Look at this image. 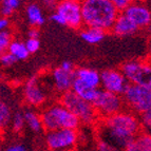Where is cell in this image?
Returning <instances> with one entry per match:
<instances>
[{
    "instance_id": "38",
    "label": "cell",
    "mask_w": 151,
    "mask_h": 151,
    "mask_svg": "<svg viewBox=\"0 0 151 151\" xmlns=\"http://www.w3.org/2000/svg\"><path fill=\"white\" fill-rule=\"evenodd\" d=\"M144 31H145V32H146L147 34H148V35H150V36H151V23H150V24H149L148 27H147V28L145 29Z\"/></svg>"
},
{
    "instance_id": "20",
    "label": "cell",
    "mask_w": 151,
    "mask_h": 151,
    "mask_svg": "<svg viewBox=\"0 0 151 151\" xmlns=\"http://www.w3.org/2000/svg\"><path fill=\"white\" fill-rule=\"evenodd\" d=\"M23 116H24L25 126L28 127L31 131L35 132V133H39L43 130L40 113H37L34 110L28 109L23 112Z\"/></svg>"
},
{
    "instance_id": "18",
    "label": "cell",
    "mask_w": 151,
    "mask_h": 151,
    "mask_svg": "<svg viewBox=\"0 0 151 151\" xmlns=\"http://www.w3.org/2000/svg\"><path fill=\"white\" fill-rule=\"evenodd\" d=\"M25 14H27V18L31 27L39 28L45 23V19L42 14V10L37 3H29L25 9Z\"/></svg>"
},
{
    "instance_id": "40",
    "label": "cell",
    "mask_w": 151,
    "mask_h": 151,
    "mask_svg": "<svg viewBox=\"0 0 151 151\" xmlns=\"http://www.w3.org/2000/svg\"><path fill=\"white\" fill-rule=\"evenodd\" d=\"M56 151H78L77 149H68V150H56Z\"/></svg>"
},
{
    "instance_id": "19",
    "label": "cell",
    "mask_w": 151,
    "mask_h": 151,
    "mask_svg": "<svg viewBox=\"0 0 151 151\" xmlns=\"http://www.w3.org/2000/svg\"><path fill=\"white\" fill-rule=\"evenodd\" d=\"M79 34H81V37L83 39V41H86L87 43L96 45V43L101 42L104 38L106 37L107 32L101 30V29L83 27V28L79 31Z\"/></svg>"
},
{
    "instance_id": "8",
    "label": "cell",
    "mask_w": 151,
    "mask_h": 151,
    "mask_svg": "<svg viewBox=\"0 0 151 151\" xmlns=\"http://www.w3.org/2000/svg\"><path fill=\"white\" fill-rule=\"evenodd\" d=\"M93 106L101 119L114 115L126 108L123 96L108 92L101 88L99 89V93L97 98L94 101Z\"/></svg>"
},
{
    "instance_id": "13",
    "label": "cell",
    "mask_w": 151,
    "mask_h": 151,
    "mask_svg": "<svg viewBox=\"0 0 151 151\" xmlns=\"http://www.w3.org/2000/svg\"><path fill=\"white\" fill-rule=\"evenodd\" d=\"M74 71H72V72L65 71L60 65L52 71L51 76H52V81H53L54 89L57 93H59V95L65 93V92H68L72 89V85L75 81V72Z\"/></svg>"
},
{
    "instance_id": "17",
    "label": "cell",
    "mask_w": 151,
    "mask_h": 151,
    "mask_svg": "<svg viewBox=\"0 0 151 151\" xmlns=\"http://www.w3.org/2000/svg\"><path fill=\"white\" fill-rule=\"evenodd\" d=\"M124 151H151V133L142 130L127 145Z\"/></svg>"
},
{
    "instance_id": "9",
    "label": "cell",
    "mask_w": 151,
    "mask_h": 151,
    "mask_svg": "<svg viewBox=\"0 0 151 151\" xmlns=\"http://www.w3.org/2000/svg\"><path fill=\"white\" fill-rule=\"evenodd\" d=\"M55 12L63 17L65 25L70 29L81 31L85 27L81 0H60Z\"/></svg>"
},
{
    "instance_id": "16",
    "label": "cell",
    "mask_w": 151,
    "mask_h": 151,
    "mask_svg": "<svg viewBox=\"0 0 151 151\" xmlns=\"http://www.w3.org/2000/svg\"><path fill=\"white\" fill-rule=\"evenodd\" d=\"M99 89L87 86L86 83H83V81H81L79 79L75 78V81H74L73 85H72V89H71V90L73 91L75 94H77L81 98H83V99H85V101H89V103H91V104H93L94 101H95L98 96Z\"/></svg>"
},
{
    "instance_id": "12",
    "label": "cell",
    "mask_w": 151,
    "mask_h": 151,
    "mask_svg": "<svg viewBox=\"0 0 151 151\" xmlns=\"http://www.w3.org/2000/svg\"><path fill=\"white\" fill-rule=\"evenodd\" d=\"M122 13L125 14L139 30H145L151 23V6L143 0L133 2Z\"/></svg>"
},
{
    "instance_id": "27",
    "label": "cell",
    "mask_w": 151,
    "mask_h": 151,
    "mask_svg": "<svg viewBox=\"0 0 151 151\" xmlns=\"http://www.w3.org/2000/svg\"><path fill=\"white\" fill-rule=\"evenodd\" d=\"M24 43L25 47H27V50L29 51L30 54L36 53L40 48V41H39L38 38H28Z\"/></svg>"
},
{
    "instance_id": "35",
    "label": "cell",
    "mask_w": 151,
    "mask_h": 151,
    "mask_svg": "<svg viewBox=\"0 0 151 151\" xmlns=\"http://www.w3.org/2000/svg\"><path fill=\"white\" fill-rule=\"evenodd\" d=\"M29 38H38L39 39V28L31 27L30 30L28 31Z\"/></svg>"
},
{
    "instance_id": "5",
    "label": "cell",
    "mask_w": 151,
    "mask_h": 151,
    "mask_svg": "<svg viewBox=\"0 0 151 151\" xmlns=\"http://www.w3.org/2000/svg\"><path fill=\"white\" fill-rule=\"evenodd\" d=\"M121 71L128 79L134 83L151 90V59H131L121 65Z\"/></svg>"
},
{
    "instance_id": "39",
    "label": "cell",
    "mask_w": 151,
    "mask_h": 151,
    "mask_svg": "<svg viewBox=\"0 0 151 151\" xmlns=\"http://www.w3.org/2000/svg\"><path fill=\"white\" fill-rule=\"evenodd\" d=\"M81 151H96L95 149H92V148H89V149H83Z\"/></svg>"
},
{
    "instance_id": "6",
    "label": "cell",
    "mask_w": 151,
    "mask_h": 151,
    "mask_svg": "<svg viewBox=\"0 0 151 151\" xmlns=\"http://www.w3.org/2000/svg\"><path fill=\"white\" fill-rule=\"evenodd\" d=\"M127 109L137 115L151 110V90L134 83H129L123 93Z\"/></svg>"
},
{
    "instance_id": "37",
    "label": "cell",
    "mask_w": 151,
    "mask_h": 151,
    "mask_svg": "<svg viewBox=\"0 0 151 151\" xmlns=\"http://www.w3.org/2000/svg\"><path fill=\"white\" fill-rule=\"evenodd\" d=\"M148 54H149V57L151 59V36L149 38V41H148Z\"/></svg>"
},
{
    "instance_id": "26",
    "label": "cell",
    "mask_w": 151,
    "mask_h": 151,
    "mask_svg": "<svg viewBox=\"0 0 151 151\" xmlns=\"http://www.w3.org/2000/svg\"><path fill=\"white\" fill-rule=\"evenodd\" d=\"M95 150L96 151H124L113 144L95 136Z\"/></svg>"
},
{
    "instance_id": "21",
    "label": "cell",
    "mask_w": 151,
    "mask_h": 151,
    "mask_svg": "<svg viewBox=\"0 0 151 151\" xmlns=\"http://www.w3.org/2000/svg\"><path fill=\"white\" fill-rule=\"evenodd\" d=\"M13 112L8 104L0 98V134L11 126Z\"/></svg>"
},
{
    "instance_id": "11",
    "label": "cell",
    "mask_w": 151,
    "mask_h": 151,
    "mask_svg": "<svg viewBox=\"0 0 151 151\" xmlns=\"http://www.w3.org/2000/svg\"><path fill=\"white\" fill-rule=\"evenodd\" d=\"M128 85V79L121 69H106L101 72V88L103 90L123 95Z\"/></svg>"
},
{
    "instance_id": "23",
    "label": "cell",
    "mask_w": 151,
    "mask_h": 151,
    "mask_svg": "<svg viewBox=\"0 0 151 151\" xmlns=\"http://www.w3.org/2000/svg\"><path fill=\"white\" fill-rule=\"evenodd\" d=\"M20 6V0H3L0 6V16L9 18Z\"/></svg>"
},
{
    "instance_id": "4",
    "label": "cell",
    "mask_w": 151,
    "mask_h": 151,
    "mask_svg": "<svg viewBox=\"0 0 151 151\" xmlns=\"http://www.w3.org/2000/svg\"><path fill=\"white\" fill-rule=\"evenodd\" d=\"M58 101L70 112H72L81 121V125L87 127H95L101 119L93 104L81 98L72 90L60 94L58 97Z\"/></svg>"
},
{
    "instance_id": "32",
    "label": "cell",
    "mask_w": 151,
    "mask_h": 151,
    "mask_svg": "<svg viewBox=\"0 0 151 151\" xmlns=\"http://www.w3.org/2000/svg\"><path fill=\"white\" fill-rule=\"evenodd\" d=\"M51 20L53 21L54 23H56V24H59V25H65V20L63 19V17H61L58 13L54 12L52 15H51Z\"/></svg>"
},
{
    "instance_id": "28",
    "label": "cell",
    "mask_w": 151,
    "mask_h": 151,
    "mask_svg": "<svg viewBox=\"0 0 151 151\" xmlns=\"http://www.w3.org/2000/svg\"><path fill=\"white\" fill-rule=\"evenodd\" d=\"M16 61H18L16 59V57L13 56L10 52H6V53L2 54V55L0 56V65H2V67H5V68L12 67Z\"/></svg>"
},
{
    "instance_id": "24",
    "label": "cell",
    "mask_w": 151,
    "mask_h": 151,
    "mask_svg": "<svg viewBox=\"0 0 151 151\" xmlns=\"http://www.w3.org/2000/svg\"><path fill=\"white\" fill-rule=\"evenodd\" d=\"M25 126V121L24 116H23V112L21 111H17L15 113H13L12 121H11V130L13 133L15 134H20L23 131Z\"/></svg>"
},
{
    "instance_id": "31",
    "label": "cell",
    "mask_w": 151,
    "mask_h": 151,
    "mask_svg": "<svg viewBox=\"0 0 151 151\" xmlns=\"http://www.w3.org/2000/svg\"><path fill=\"white\" fill-rule=\"evenodd\" d=\"M40 2L41 5H42L43 8L47 9V10L55 11L58 3L60 2V0H40Z\"/></svg>"
},
{
    "instance_id": "1",
    "label": "cell",
    "mask_w": 151,
    "mask_h": 151,
    "mask_svg": "<svg viewBox=\"0 0 151 151\" xmlns=\"http://www.w3.org/2000/svg\"><path fill=\"white\" fill-rule=\"evenodd\" d=\"M142 130L144 129L139 115L129 109H124L114 115L99 119L95 126V136L124 150Z\"/></svg>"
},
{
    "instance_id": "22",
    "label": "cell",
    "mask_w": 151,
    "mask_h": 151,
    "mask_svg": "<svg viewBox=\"0 0 151 151\" xmlns=\"http://www.w3.org/2000/svg\"><path fill=\"white\" fill-rule=\"evenodd\" d=\"M8 52H10L13 56H15L17 60H25L30 55L29 51L27 50L25 43L21 40H17V39H14L11 42Z\"/></svg>"
},
{
    "instance_id": "36",
    "label": "cell",
    "mask_w": 151,
    "mask_h": 151,
    "mask_svg": "<svg viewBox=\"0 0 151 151\" xmlns=\"http://www.w3.org/2000/svg\"><path fill=\"white\" fill-rule=\"evenodd\" d=\"M60 67L63 69V70H65V71H71V72L75 70V67H74L73 63H70V61H63V63L60 65Z\"/></svg>"
},
{
    "instance_id": "10",
    "label": "cell",
    "mask_w": 151,
    "mask_h": 151,
    "mask_svg": "<svg viewBox=\"0 0 151 151\" xmlns=\"http://www.w3.org/2000/svg\"><path fill=\"white\" fill-rule=\"evenodd\" d=\"M23 99L28 106L34 108H42L47 104V92L40 85L37 75L32 76L25 81L23 87Z\"/></svg>"
},
{
    "instance_id": "2",
    "label": "cell",
    "mask_w": 151,
    "mask_h": 151,
    "mask_svg": "<svg viewBox=\"0 0 151 151\" xmlns=\"http://www.w3.org/2000/svg\"><path fill=\"white\" fill-rule=\"evenodd\" d=\"M85 27L97 28L110 32L119 15V11L110 0H81Z\"/></svg>"
},
{
    "instance_id": "7",
    "label": "cell",
    "mask_w": 151,
    "mask_h": 151,
    "mask_svg": "<svg viewBox=\"0 0 151 151\" xmlns=\"http://www.w3.org/2000/svg\"><path fill=\"white\" fill-rule=\"evenodd\" d=\"M78 141V129H58L45 132V145L48 151L77 149Z\"/></svg>"
},
{
    "instance_id": "25",
    "label": "cell",
    "mask_w": 151,
    "mask_h": 151,
    "mask_svg": "<svg viewBox=\"0 0 151 151\" xmlns=\"http://www.w3.org/2000/svg\"><path fill=\"white\" fill-rule=\"evenodd\" d=\"M13 40H14V38H13L12 31L5 30L0 33V56L8 52L9 47Z\"/></svg>"
},
{
    "instance_id": "34",
    "label": "cell",
    "mask_w": 151,
    "mask_h": 151,
    "mask_svg": "<svg viewBox=\"0 0 151 151\" xmlns=\"http://www.w3.org/2000/svg\"><path fill=\"white\" fill-rule=\"evenodd\" d=\"M3 151H28L23 145L21 144H15V145H11L8 148H5Z\"/></svg>"
},
{
    "instance_id": "33",
    "label": "cell",
    "mask_w": 151,
    "mask_h": 151,
    "mask_svg": "<svg viewBox=\"0 0 151 151\" xmlns=\"http://www.w3.org/2000/svg\"><path fill=\"white\" fill-rule=\"evenodd\" d=\"M9 27H10V20H9V18L1 17V16H0V33L5 30H9Z\"/></svg>"
},
{
    "instance_id": "30",
    "label": "cell",
    "mask_w": 151,
    "mask_h": 151,
    "mask_svg": "<svg viewBox=\"0 0 151 151\" xmlns=\"http://www.w3.org/2000/svg\"><path fill=\"white\" fill-rule=\"evenodd\" d=\"M111 2L113 3L114 6H115L119 12H123L125 9H127L130 4H132L133 2H136L139 0H110Z\"/></svg>"
},
{
    "instance_id": "15",
    "label": "cell",
    "mask_w": 151,
    "mask_h": 151,
    "mask_svg": "<svg viewBox=\"0 0 151 151\" xmlns=\"http://www.w3.org/2000/svg\"><path fill=\"white\" fill-rule=\"evenodd\" d=\"M75 78L86 83L87 86L92 88L99 89L101 87V73L93 69L86 68V67H78L75 68Z\"/></svg>"
},
{
    "instance_id": "3",
    "label": "cell",
    "mask_w": 151,
    "mask_h": 151,
    "mask_svg": "<svg viewBox=\"0 0 151 151\" xmlns=\"http://www.w3.org/2000/svg\"><path fill=\"white\" fill-rule=\"evenodd\" d=\"M40 117L45 132L58 129H79L81 126V121L59 101L43 107Z\"/></svg>"
},
{
    "instance_id": "14",
    "label": "cell",
    "mask_w": 151,
    "mask_h": 151,
    "mask_svg": "<svg viewBox=\"0 0 151 151\" xmlns=\"http://www.w3.org/2000/svg\"><path fill=\"white\" fill-rule=\"evenodd\" d=\"M139 31L141 30L125 14L121 12L116 18V20L114 21V24L110 30V32L111 34L119 36V37H128V36L135 35Z\"/></svg>"
},
{
    "instance_id": "29",
    "label": "cell",
    "mask_w": 151,
    "mask_h": 151,
    "mask_svg": "<svg viewBox=\"0 0 151 151\" xmlns=\"http://www.w3.org/2000/svg\"><path fill=\"white\" fill-rule=\"evenodd\" d=\"M139 119H141V123L144 130L151 133V110L141 114Z\"/></svg>"
},
{
    "instance_id": "41",
    "label": "cell",
    "mask_w": 151,
    "mask_h": 151,
    "mask_svg": "<svg viewBox=\"0 0 151 151\" xmlns=\"http://www.w3.org/2000/svg\"><path fill=\"white\" fill-rule=\"evenodd\" d=\"M2 2H3V0H0V6H1V4H2Z\"/></svg>"
}]
</instances>
